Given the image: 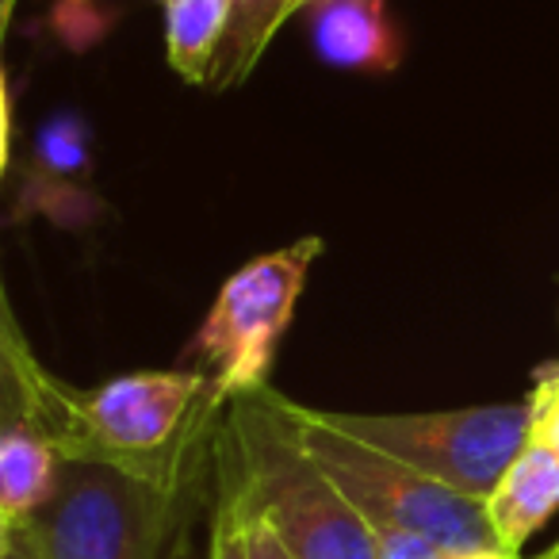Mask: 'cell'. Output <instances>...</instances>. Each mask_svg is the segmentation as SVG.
<instances>
[{"label":"cell","instance_id":"1","mask_svg":"<svg viewBox=\"0 0 559 559\" xmlns=\"http://www.w3.org/2000/svg\"><path fill=\"white\" fill-rule=\"evenodd\" d=\"M223 403L207 372H131L96 391L55 380L4 314V411L27 418L62 460L123 467L180 490L192 441Z\"/></svg>","mask_w":559,"mask_h":559},{"label":"cell","instance_id":"2","mask_svg":"<svg viewBox=\"0 0 559 559\" xmlns=\"http://www.w3.org/2000/svg\"><path fill=\"white\" fill-rule=\"evenodd\" d=\"M226 464L246 506L280 536L292 559H380L376 528L314 464L288 399L269 388L230 399Z\"/></svg>","mask_w":559,"mask_h":559},{"label":"cell","instance_id":"3","mask_svg":"<svg viewBox=\"0 0 559 559\" xmlns=\"http://www.w3.org/2000/svg\"><path fill=\"white\" fill-rule=\"evenodd\" d=\"M288 414L296 418L299 437H304L314 464L345 490V498L372 525L411 528V533H421L433 544H441L449 556L498 548L483 502H472V498L441 487L429 475L414 472L403 460L357 441L345 429H337L322 411H311V406H299L288 399Z\"/></svg>","mask_w":559,"mask_h":559},{"label":"cell","instance_id":"4","mask_svg":"<svg viewBox=\"0 0 559 559\" xmlns=\"http://www.w3.org/2000/svg\"><path fill=\"white\" fill-rule=\"evenodd\" d=\"M177 495L123 467L62 460L55 495L24 528L39 559H162Z\"/></svg>","mask_w":559,"mask_h":559},{"label":"cell","instance_id":"5","mask_svg":"<svg viewBox=\"0 0 559 559\" xmlns=\"http://www.w3.org/2000/svg\"><path fill=\"white\" fill-rule=\"evenodd\" d=\"M337 429L429 475L441 487L487 502L533 437V403H495L433 414H337Z\"/></svg>","mask_w":559,"mask_h":559},{"label":"cell","instance_id":"6","mask_svg":"<svg viewBox=\"0 0 559 559\" xmlns=\"http://www.w3.org/2000/svg\"><path fill=\"white\" fill-rule=\"evenodd\" d=\"M319 257L322 238H299L284 249L253 257L223 284L195 334V353L223 399L264 388L276 345L296 314Z\"/></svg>","mask_w":559,"mask_h":559},{"label":"cell","instance_id":"7","mask_svg":"<svg viewBox=\"0 0 559 559\" xmlns=\"http://www.w3.org/2000/svg\"><path fill=\"white\" fill-rule=\"evenodd\" d=\"M559 510V456L548 452L540 441L528 437L498 487L483 502L487 525L502 551L521 556L528 540L544 528V521Z\"/></svg>","mask_w":559,"mask_h":559},{"label":"cell","instance_id":"8","mask_svg":"<svg viewBox=\"0 0 559 559\" xmlns=\"http://www.w3.org/2000/svg\"><path fill=\"white\" fill-rule=\"evenodd\" d=\"M311 39L326 66L388 73L399 66V35L388 0H311Z\"/></svg>","mask_w":559,"mask_h":559},{"label":"cell","instance_id":"9","mask_svg":"<svg viewBox=\"0 0 559 559\" xmlns=\"http://www.w3.org/2000/svg\"><path fill=\"white\" fill-rule=\"evenodd\" d=\"M62 456L16 411H4L0 429V528H24L58 487Z\"/></svg>","mask_w":559,"mask_h":559},{"label":"cell","instance_id":"10","mask_svg":"<svg viewBox=\"0 0 559 559\" xmlns=\"http://www.w3.org/2000/svg\"><path fill=\"white\" fill-rule=\"evenodd\" d=\"M307 4L311 0H238L223 47H218L215 62H211L207 88L226 93V88L241 85L257 70V62L264 58V50L276 39L280 27L288 24L296 12H304Z\"/></svg>","mask_w":559,"mask_h":559},{"label":"cell","instance_id":"11","mask_svg":"<svg viewBox=\"0 0 559 559\" xmlns=\"http://www.w3.org/2000/svg\"><path fill=\"white\" fill-rule=\"evenodd\" d=\"M238 0H165L169 66L192 85H207L211 62L226 39Z\"/></svg>","mask_w":559,"mask_h":559},{"label":"cell","instance_id":"12","mask_svg":"<svg viewBox=\"0 0 559 559\" xmlns=\"http://www.w3.org/2000/svg\"><path fill=\"white\" fill-rule=\"evenodd\" d=\"M211 559H249L246 544V495L223 460V495H218L215 525H211Z\"/></svg>","mask_w":559,"mask_h":559},{"label":"cell","instance_id":"13","mask_svg":"<svg viewBox=\"0 0 559 559\" xmlns=\"http://www.w3.org/2000/svg\"><path fill=\"white\" fill-rule=\"evenodd\" d=\"M372 528H376L380 559H449V551H444L441 544H433L421 533H411V528H388V525H372Z\"/></svg>","mask_w":559,"mask_h":559},{"label":"cell","instance_id":"14","mask_svg":"<svg viewBox=\"0 0 559 559\" xmlns=\"http://www.w3.org/2000/svg\"><path fill=\"white\" fill-rule=\"evenodd\" d=\"M528 403H533V441H540L544 449L559 456V388L540 376Z\"/></svg>","mask_w":559,"mask_h":559},{"label":"cell","instance_id":"15","mask_svg":"<svg viewBox=\"0 0 559 559\" xmlns=\"http://www.w3.org/2000/svg\"><path fill=\"white\" fill-rule=\"evenodd\" d=\"M234 472V467H230ZM238 479V475H234ZM241 487V483H238ZM246 544H249V559H292V551L280 544V536L272 533L269 525H264L261 518H257L253 510L246 506Z\"/></svg>","mask_w":559,"mask_h":559},{"label":"cell","instance_id":"16","mask_svg":"<svg viewBox=\"0 0 559 559\" xmlns=\"http://www.w3.org/2000/svg\"><path fill=\"white\" fill-rule=\"evenodd\" d=\"M0 559H39L27 528H0Z\"/></svg>","mask_w":559,"mask_h":559},{"label":"cell","instance_id":"17","mask_svg":"<svg viewBox=\"0 0 559 559\" xmlns=\"http://www.w3.org/2000/svg\"><path fill=\"white\" fill-rule=\"evenodd\" d=\"M449 559H525V556H513V551H502V548H483V551H464V556H449Z\"/></svg>","mask_w":559,"mask_h":559},{"label":"cell","instance_id":"18","mask_svg":"<svg viewBox=\"0 0 559 559\" xmlns=\"http://www.w3.org/2000/svg\"><path fill=\"white\" fill-rule=\"evenodd\" d=\"M544 380L556 383V388H559V365H556V368H548V372H544Z\"/></svg>","mask_w":559,"mask_h":559},{"label":"cell","instance_id":"19","mask_svg":"<svg viewBox=\"0 0 559 559\" xmlns=\"http://www.w3.org/2000/svg\"><path fill=\"white\" fill-rule=\"evenodd\" d=\"M12 9H16V0H4V24L12 20Z\"/></svg>","mask_w":559,"mask_h":559},{"label":"cell","instance_id":"20","mask_svg":"<svg viewBox=\"0 0 559 559\" xmlns=\"http://www.w3.org/2000/svg\"><path fill=\"white\" fill-rule=\"evenodd\" d=\"M540 559H559V544H556V548H551V551H544Z\"/></svg>","mask_w":559,"mask_h":559}]
</instances>
